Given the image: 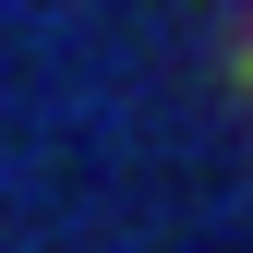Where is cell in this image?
<instances>
[{"instance_id":"cell-1","label":"cell","mask_w":253,"mask_h":253,"mask_svg":"<svg viewBox=\"0 0 253 253\" xmlns=\"http://www.w3.org/2000/svg\"><path fill=\"white\" fill-rule=\"evenodd\" d=\"M241 73H253V60H241Z\"/></svg>"}]
</instances>
